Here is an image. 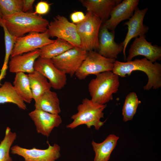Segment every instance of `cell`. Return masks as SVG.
<instances>
[{"mask_svg": "<svg viewBox=\"0 0 161 161\" xmlns=\"http://www.w3.org/2000/svg\"><path fill=\"white\" fill-rule=\"evenodd\" d=\"M136 71L143 72L148 77V81L143 87L144 90L148 91L161 87V64L156 62H152L145 58L126 62L115 61L112 71L119 76L125 77Z\"/></svg>", "mask_w": 161, "mask_h": 161, "instance_id": "6da1fadb", "label": "cell"}, {"mask_svg": "<svg viewBox=\"0 0 161 161\" xmlns=\"http://www.w3.org/2000/svg\"><path fill=\"white\" fill-rule=\"evenodd\" d=\"M0 20L10 34L16 38L22 37L27 33L45 32L49 24L47 19L30 12H21L3 17Z\"/></svg>", "mask_w": 161, "mask_h": 161, "instance_id": "7a4b0ae2", "label": "cell"}, {"mask_svg": "<svg viewBox=\"0 0 161 161\" xmlns=\"http://www.w3.org/2000/svg\"><path fill=\"white\" fill-rule=\"evenodd\" d=\"M88 85V89L94 103L101 105L112 100L113 94L116 93L120 86L119 76L112 71H108L96 75Z\"/></svg>", "mask_w": 161, "mask_h": 161, "instance_id": "3957f363", "label": "cell"}, {"mask_svg": "<svg viewBox=\"0 0 161 161\" xmlns=\"http://www.w3.org/2000/svg\"><path fill=\"white\" fill-rule=\"evenodd\" d=\"M106 106V104H98L85 98L78 106L77 112L71 116L73 121L66 127L73 129L80 125H86L88 129L94 126L95 129L99 130L106 120L102 122L100 120L104 117L103 111Z\"/></svg>", "mask_w": 161, "mask_h": 161, "instance_id": "277c9868", "label": "cell"}, {"mask_svg": "<svg viewBox=\"0 0 161 161\" xmlns=\"http://www.w3.org/2000/svg\"><path fill=\"white\" fill-rule=\"evenodd\" d=\"M85 19L76 24L80 42V48L86 51L97 50L100 30L103 22L98 17L87 12Z\"/></svg>", "mask_w": 161, "mask_h": 161, "instance_id": "5b68a950", "label": "cell"}, {"mask_svg": "<svg viewBox=\"0 0 161 161\" xmlns=\"http://www.w3.org/2000/svg\"><path fill=\"white\" fill-rule=\"evenodd\" d=\"M106 58L94 50L87 52L86 57L75 75L79 80L85 79L90 75H97L112 71L115 61Z\"/></svg>", "mask_w": 161, "mask_h": 161, "instance_id": "8992f818", "label": "cell"}, {"mask_svg": "<svg viewBox=\"0 0 161 161\" xmlns=\"http://www.w3.org/2000/svg\"><path fill=\"white\" fill-rule=\"evenodd\" d=\"M47 31L50 37H56L69 42L74 47H80V42L75 24L65 16L58 15L49 23Z\"/></svg>", "mask_w": 161, "mask_h": 161, "instance_id": "52a82bcc", "label": "cell"}, {"mask_svg": "<svg viewBox=\"0 0 161 161\" xmlns=\"http://www.w3.org/2000/svg\"><path fill=\"white\" fill-rule=\"evenodd\" d=\"M50 37L47 30L43 33L31 32L24 36L16 38L10 57L40 49L54 42L55 40Z\"/></svg>", "mask_w": 161, "mask_h": 161, "instance_id": "ba28073f", "label": "cell"}, {"mask_svg": "<svg viewBox=\"0 0 161 161\" xmlns=\"http://www.w3.org/2000/svg\"><path fill=\"white\" fill-rule=\"evenodd\" d=\"M87 53L80 48L74 47L51 59L57 68L72 77L80 66Z\"/></svg>", "mask_w": 161, "mask_h": 161, "instance_id": "9c48e42d", "label": "cell"}, {"mask_svg": "<svg viewBox=\"0 0 161 161\" xmlns=\"http://www.w3.org/2000/svg\"><path fill=\"white\" fill-rule=\"evenodd\" d=\"M47 143L48 147L44 149L35 147L29 149L15 145L11 148V153L21 156L24 161H56L61 156L60 147L56 143L51 145Z\"/></svg>", "mask_w": 161, "mask_h": 161, "instance_id": "30bf717a", "label": "cell"}, {"mask_svg": "<svg viewBox=\"0 0 161 161\" xmlns=\"http://www.w3.org/2000/svg\"><path fill=\"white\" fill-rule=\"evenodd\" d=\"M34 69L49 80L54 89H61L67 83L66 75L55 66L51 59L39 57L35 62Z\"/></svg>", "mask_w": 161, "mask_h": 161, "instance_id": "8fae6325", "label": "cell"}, {"mask_svg": "<svg viewBox=\"0 0 161 161\" xmlns=\"http://www.w3.org/2000/svg\"><path fill=\"white\" fill-rule=\"evenodd\" d=\"M146 36L142 35L135 38L128 51L126 61H131L138 55L144 56L153 63L161 60V47L147 41Z\"/></svg>", "mask_w": 161, "mask_h": 161, "instance_id": "7c38bea8", "label": "cell"}, {"mask_svg": "<svg viewBox=\"0 0 161 161\" xmlns=\"http://www.w3.org/2000/svg\"><path fill=\"white\" fill-rule=\"evenodd\" d=\"M114 31H109L103 24L100 27L98 38L97 52L107 58L116 59L123 49V42L117 43L114 41Z\"/></svg>", "mask_w": 161, "mask_h": 161, "instance_id": "4fadbf2b", "label": "cell"}, {"mask_svg": "<svg viewBox=\"0 0 161 161\" xmlns=\"http://www.w3.org/2000/svg\"><path fill=\"white\" fill-rule=\"evenodd\" d=\"M148 9V8H146L140 10L137 7L135 9L132 16L124 24V25L127 26L128 28L127 33L123 41V52L125 59L126 58V48L130 40L134 38L145 35L148 30V27L143 24V19Z\"/></svg>", "mask_w": 161, "mask_h": 161, "instance_id": "5bb4252c", "label": "cell"}, {"mask_svg": "<svg viewBox=\"0 0 161 161\" xmlns=\"http://www.w3.org/2000/svg\"><path fill=\"white\" fill-rule=\"evenodd\" d=\"M28 115L34 122L38 133L47 137L49 136L54 128L58 127L62 122L59 114H53L37 109Z\"/></svg>", "mask_w": 161, "mask_h": 161, "instance_id": "9a60e30c", "label": "cell"}, {"mask_svg": "<svg viewBox=\"0 0 161 161\" xmlns=\"http://www.w3.org/2000/svg\"><path fill=\"white\" fill-rule=\"evenodd\" d=\"M139 2V0H124L112 10L110 18L102 24L111 31H114L122 21L129 19L133 15Z\"/></svg>", "mask_w": 161, "mask_h": 161, "instance_id": "2e32d148", "label": "cell"}, {"mask_svg": "<svg viewBox=\"0 0 161 161\" xmlns=\"http://www.w3.org/2000/svg\"><path fill=\"white\" fill-rule=\"evenodd\" d=\"M40 49L10 57L9 63V71L10 72L27 73L34 71V65L36 60L40 57Z\"/></svg>", "mask_w": 161, "mask_h": 161, "instance_id": "e0dca14e", "label": "cell"}, {"mask_svg": "<svg viewBox=\"0 0 161 161\" xmlns=\"http://www.w3.org/2000/svg\"><path fill=\"white\" fill-rule=\"evenodd\" d=\"M80 1L87 12L91 13L99 18L103 24L109 19L112 9L122 1L80 0Z\"/></svg>", "mask_w": 161, "mask_h": 161, "instance_id": "ac0fdd59", "label": "cell"}, {"mask_svg": "<svg viewBox=\"0 0 161 161\" xmlns=\"http://www.w3.org/2000/svg\"><path fill=\"white\" fill-rule=\"evenodd\" d=\"M119 138L115 134H111L101 143L92 140V145L95 153L93 161H108Z\"/></svg>", "mask_w": 161, "mask_h": 161, "instance_id": "d6986e66", "label": "cell"}, {"mask_svg": "<svg viewBox=\"0 0 161 161\" xmlns=\"http://www.w3.org/2000/svg\"><path fill=\"white\" fill-rule=\"evenodd\" d=\"M60 102L57 94L50 90L45 92L35 101V109L53 114L61 112Z\"/></svg>", "mask_w": 161, "mask_h": 161, "instance_id": "ffe728a7", "label": "cell"}, {"mask_svg": "<svg viewBox=\"0 0 161 161\" xmlns=\"http://www.w3.org/2000/svg\"><path fill=\"white\" fill-rule=\"evenodd\" d=\"M35 101L45 92L50 90L51 85L47 79L39 72L34 71L28 74Z\"/></svg>", "mask_w": 161, "mask_h": 161, "instance_id": "44dd1931", "label": "cell"}, {"mask_svg": "<svg viewBox=\"0 0 161 161\" xmlns=\"http://www.w3.org/2000/svg\"><path fill=\"white\" fill-rule=\"evenodd\" d=\"M12 103L20 109L25 110L27 106L13 85L6 81L0 87V104Z\"/></svg>", "mask_w": 161, "mask_h": 161, "instance_id": "7402d4cb", "label": "cell"}, {"mask_svg": "<svg viewBox=\"0 0 161 161\" xmlns=\"http://www.w3.org/2000/svg\"><path fill=\"white\" fill-rule=\"evenodd\" d=\"M74 47L66 41L57 38L54 42L40 49V57L43 58L52 59Z\"/></svg>", "mask_w": 161, "mask_h": 161, "instance_id": "603a6c76", "label": "cell"}, {"mask_svg": "<svg viewBox=\"0 0 161 161\" xmlns=\"http://www.w3.org/2000/svg\"><path fill=\"white\" fill-rule=\"evenodd\" d=\"M13 85L22 100L30 103L33 99L28 75L21 72L16 73Z\"/></svg>", "mask_w": 161, "mask_h": 161, "instance_id": "cb8c5ba5", "label": "cell"}, {"mask_svg": "<svg viewBox=\"0 0 161 161\" xmlns=\"http://www.w3.org/2000/svg\"><path fill=\"white\" fill-rule=\"evenodd\" d=\"M0 26L3 28L4 32V39L5 53L3 64L0 74V86L1 82L4 78L8 67L9 58L10 57L13 49L15 43L16 38L11 35L3 23L0 20Z\"/></svg>", "mask_w": 161, "mask_h": 161, "instance_id": "d4e9b609", "label": "cell"}, {"mask_svg": "<svg viewBox=\"0 0 161 161\" xmlns=\"http://www.w3.org/2000/svg\"><path fill=\"white\" fill-rule=\"evenodd\" d=\"M141 103L135 92H130L127 95L122 109L123 121L127 122L133 119Z\"/></svg>", "mask_w": 161, "mask_h": 161, "instance_id": "484cf974", "label": "cell"}, {"mask_svg": "<svg viewBox=\"0 0 161 161\" xmlns=\"http://www.w3.org/2000/svg\"><path fill=\"white\" fill-rule=\"evenodd\" d=\"M16 137V133L12 132L10 128L7 127L4 137L0 143V161H13L9 153Z\"/></svg>", "mask_w": 161, "mask_h": 161, "instance_id": "4316f807", "label": "cell"}, {"mask_svg": "<svg viewBox=\"0 0 161 161\" xmlns=\"http://www.w3.org/2000/svg\"><path fill=\"white\" fill-rule=\"evenodd\" d=\"M3 17L22 12L23 0H0Z\"/></svg>", "mask_w": 161, "mask_h": 161, "instance_id": "83f0119b", "label": "cell"}, {"mask_svg": "<svg viewBox=\"0 0 161 161\" xmlns=\"http://www.w3.org/2000/svg\"><path fill=\"white\" fill-rule=\"evenodd\" d=\"M50 9V4L47 1H41L36 5L34 13L40 15L45 14L49 12Z\"/></svg>", "mask_w": 161, "mask_h": 161, "instance_id": "f1b7e54d", "label": "cell"}, {"mask_svg": "<svg viewBox=\"0 0 161 161\" xmlns=\"http://www.w3.org/2000/svg\"><path fill=\"white\" fill-rule=\"evenodd\" d=\"M86 18V15L82 11H75L70 15V18L72 23L75 24L81 22Z\"/></svg>", "mask_w": 161, "mask_h": 161, "instance_id": "f546056e", "label": "cell"}, {"mask_svg": "<svg viewBox=\"0 0 161 161\" xmlns=\"http://www.w3.org/2000/svg\"><path fill=\"white\" fill-rule=\"evenodd\" d=\"M34 0H23L22 12H28L33 9V5Z\"/></svg>", "mask_w": 161, "mask_h": 161, "instance_id": "4dcf8cb0", "label": "cell"}, {"mask_svg": "<svg viewBox=\"0 0 161 161\" xmlns=\"http://www.w3.org/2000/svg\"><path fill=\"white\" fill-rule=\"evenodd\" d=\"M3 15L1 11V10L0 7V20L2 18Z\"/></svg>", "mask_w": 161, "mask_h": 161, "instance_id": "1f68e13d", "label": "cell"}]
</instances>
